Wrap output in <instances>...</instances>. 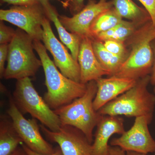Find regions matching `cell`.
I'll return each instance as SVG.
<instances>
[{"mask_svg":"<svg viewBox=\"0 0 155 155\" xmlns=\"http://www.w3.org/2000/svg\"><path fill=\"white\" fill-rule=\"evenodd\" d=\"M33 45L44 71L47 91L43 98L49 107L54 110L82 97L86 91L87 84L71 80L60 72L41 41L34 40Z\"/></svg>","mask_w":155,"mask_h":155,"instance_id":"1","label":"cell"},{"mask_svg":"<svg viewBox=\"0 0 155 155\" xmlns=\"http://www.w3.org/2000/svg\"><path fill=\"white\" fill-rule=\"evenodd\" d=\"M155 39V27L150 21L139 27L125 42L130 48L129 55L116 75L137 81L150 75L153 63L152 43Z\"/></svg>","mask_w":155,"mask_h":155,"instance_id":"2","label":"cell"},{"mask_svg":"<svg viewBox=\"0 0 155 155\" xmlns=\"http://www.w3.org/2000/svg\"><path fill=\"white\" fill-rule=\"evenodd\" d=\"M150 75L137 81L134 86L108 103L99 110L103 116H144L150 124L155 107V95L148 90Z\"/></svg>","mask_w":155,"mask_h":155,"instance_id":"3","label":"cell"},{"mask_svg":"<svg viewBox=\"0 0 155 155\" xmlns=\"http://www.w3.org/2000/svg\"><path fill=\"white\" fill-rule=\"evenodd\" d=\"M97 86L95 81L87 84V90L82 97L72 102L54 110L62 125L73 126L81 130L92 144L93 130L103 115L94 110L93 101Z\"/></svg>","mask_w":155,"mask_h":155,"instance_id":"4","label":"cell"},{"mask_svg":"<svg viewBox=\"0 0 155 155\" xmlns=\"http://www.w3.org/2000/svg\"><path fill=\"white\" fill-rule=\"evenodd\" d=\"M34 40L24 31L18 28L8 44L7 67L4 73L6 79L17 80L34 77L42 66L34 53Z\"/></svg>","mask_w":155,"mask_h":155,"instance_id":"5","label":"cell"},{"mask_svg":"<svg viewBox=\"0 0 155 155\" xmlns=\"http://www.w3.org/2000/svg\"><path fill=\"white\" fill-rule=\"evenodd\" d=\"M15 104L22 114H29L53 131L61 129V120L35 88L30 78L17 80L13 93Z\"/></svg>","mask_w":155,"mask_h":155,"instance_id":"6","label":"cell"},{"mask_svg":"<svg viewBox=\"0 0 155 155\" xmlns=\"http://www.w3.org/2000/svg\"><path fill=\"white\" fill-rule=\"evenodd\" d=\"M46 13L41 3L29 6H14L1 9L0 20L10 22L28 34L34 40H42V24Z\"/></svg>","mask_w":155,"mask_h":155,"instance_id":"7","label":"cell"},{"mask_svg":"<svg viewBox=\"0 0 155 155\" xmlns=\"http://www.w3.org/2000/svg\"><path fill=\"white\" fill-rule=\"evenodd\" d=\"M9 102L7 113L23 143L31 150L38 153L47 155L54 153L55 148L53 147L43 138L36 119H25L17 107L11 95L9 96Z\"/></svg>","mask_w":155,"mask_h":155,"instance_id":"8","label":"cell"},{"mask_svg":"<svg viewBox=\"0 0 155 155\" xmlns=\"http://www.w3.org/2000/svg\"><path fill=\"white\" fill-rule=\"evenodd\" d=\"M42 27L43 33L42 41L46 49L52 56L56 67L64 76L76 82H80V69L78 62L75 61L66 47L56 38L48 18L45 19Z\"/></svg>","mask_w":155,"mask_h":155,"instance_id":"9","label":"cell"},{"mask_svg":"<svg viewBox=\"0 0 155 155\" xmlns=\"http://www.w3.org/2000/svg\"><path fill=\"white\" fill-rule=\"evenodd\" d=\"M48 140L58 143L64 155H93L92 144L80 130L70 125H62L58 131H53L40 125Z\"/></svg>","mask_w":155,"mask_h":155,"instance_id":"10","label":"cell"},{"mask_svg":"<svg viewBox=\"0 0 155 155\" xmlns=\"http://www.w3.org/2000/svg\"><path fill=\"white\" fill-rule=\"evenodd\" d=\"M147 119L144 116L135 118L133 126L121 136L111 140V146L119 147L125 152L147 155L155 153V140L150 133Z\"/></svg>","mask_w":155,"mask_h":155,"instance_id":"11","label":"cell"},{"mask_svg":"<svg viewBox=\"0 0 155 155\" xmlns=\"http://www.w3.org/2000/svg\"><path fill=\"white\" fill-rule=\"evenodd\" d=\"M114 7L113 1L88 0L82 10L72 17L59 15V19L64 27L71 33L81 37L90 38L89 29L92 22L100 14Z\"/></svg>","mask_w":155,"mask_h":155,"instance_id":"12","label":"cell"},{"mask_svg":"<svg viewBox=\"0 0 155 155\" xmlns=\"http://www.w3.org/2000/svg\"><path fill=\"white\" fill-rule=\"evenodd\" d=\"M97 90L93 101L94 110L98 111L108 103L134 86L137 81L118 77L100 78L95 81Z\"/></svg>","mask_w":155,"mask_h":155,"instance_id":"13","label":"cell"},{"mask_svg":"<svg viewBox=\"0 0 155 155\" xmlns=\"http://www.w3.org/2000/svg\"><path fill=\"white\" fill-rule=\"evenodd\" d=\"M78 62L80 69V82L86 84L109 74L103 68L95 54L91 38L81 37Z\"/></svg>","mask_w":155,"mask_h":155,"instance_id":"14","label":"cell"},{"mask_svg":"<svg viewBox=\"0 0 155 155\" xmlns=\"http://www.w3.org/2000/svg\"><path fill=\"white\" fill-rule=\"evenodd\" d=\"M124 119L119 116H103L97 126L92 143L93 155H108L109 140L114 134L125 132Z\"/></svg>","mask_w":155,"mask_h":155,"instance_id":"15","label":"cell"},{"mask_svg":"<svg viewBox=\"0 0 155 155\" xmlns=\"http://www.w3.org/2000/svg\"><path fill=\"white\" fill-rule=\"evenodd\" d=\"M41 3L44 8L48 18L54 24L61 41L70 50L72 57L78 61L81 37L67 30L60 21L57 9L50 4L48 0H41Z\"/></svg>","mask_w":155,"mask_h":155,"instance_id":"16","label":"cell"},{"mask_svg":"<svg viewBox=\"0 0 155 155\" xmlns=\"http://www.w3.org/2000/svg\"><path fill=\"white\" fill-rule=\"evenodd\" d=\"M23 143L8 115L0 118V155H10Z\"/></svg>","mask_w":155,"mask_h":155,"instance_id":"17","label":"cell"},{"mask_svg":"<svg viewBox=\"0 0 155 155\" xmlns=\"http://www.w3.org/2000/svg\"><path fill=\"white\" fill-rule=\"evenodd\" d=\"M93 48L96 57L103 68L109 73V76L116 75L126 60L108 51L103 42L92 38Z\"/></svg>","mask_w":155,"mask_h":155,"instance_id":"18","label":"cell"},{"mask_svg":"<svg viewBox=\"0 0 155 155\" xmlns=\"http://www.w3.org/2000/svg\"><path fill=\"white\" fill-rule=\"evenodd\" d=\"M116 12L122 18L143 25L151 19L146 9L139 7L132 0H113Z\"/></svg>","mask_w":155,"mask_h":155,"instance_id":"19","label":"cell"},{"mask_svg":"<svg viewBox=\"0 0 155 155\" xmlns=\"http://www.w3.org/2000/svg\"><path fill=\"white\" fill-rule=\"evenodd\" d=\"M123 20L114 7L103 12L92 22L89 29L90 38H94L99 34L114 28Z\"/></svg>","mask_w":155,"mask_h":155,"instance_id":"20","label":"cell"},{"mask_svg":"<svg viewBox=\"0 0 155 155\" xmlns=\"http://www.w3.org/2000/svg\"><path fill=\"white\" fill-rule=\"evenodd\" d=\"M142 25L132 21L123 20L114 28L99 34L94 38L102 42L114 40L125 42Z\"/></svg>","mask_w":155,"mask_h":155,"instance_id":"21","label":"cell"},{"mask_svg":"<svg viewBox=\"0 0 155 155\" xmlns=\"http://www.w3.org/2000/svg\"><path fill=\"white\" fill-rule=\"evenodd\" d=\"M103 43L108 51L116 56L127 59L129 55V51L124 42L107 40Z\"/></svg>","mask_w":155,"mask_h":155,"instance_id":"22","label":"cell"},{"mask_svg":"<svg viewBox=\"0 0 155 155\" xmlns=\"http://www.w3.org/2000/svg\"><path fill=\"white\" fill-rule=\"evenodd\" d=\"M16 30L5 25L3 21L0 22V44H9L14 38Z\"/></svg>","mask_w":155,"mask_h":155,"instance_id":"23","label":"cell"},{"mask_svg":"<svg viewBox=\"0 0 155 155\" xmlns=\"http://www.w3.org/2000/svg\"><path fill=\"white\" fill-rule=\"evenodd\" d=\"M63 7L69 8L72 15L77 14L84 8V0H65L61 1Z\"/></svg>","mask_w":155,"mask_h":155,"instance_id":"24","label":"cell"},{"mask_svg":"<svg viewBox=\"0 0 155 155\" xmlns=\"http://www.w3.org/2000/svg\"><path fill=\"white\" fill-rule=\"evenodd\" d=\"M9 44H5L0 45V77L3 78L6 68L5 63L7 60Z\"/></svg>","mask_w":155,"mask_h":155,"instance_id":"25","label":"cell"},{"mask_svg":"<svg viewBox=\"0 0 155 155\" xmlns=\"http://www.w3.org/2000/svg\"><path fill=\"white\" fill-rule=\"evenodd\" d=\"M149 14L153 25L155 27V0H138Z\"/></svg>","mask_w":155,"mask_h":155,"instance_id":"26","label":"cell"},{"mask_svg":"<svg viewBox=\"0 0 155 155\" xmlns=\"http://www.w3.org/2000/svg\"><path fill=\"white\" fill-rule=\"evenodd\" d=\"M1 1L14 6H29L41 3V0H1Z\"/></svg>","mask_w":155,"mask_h":155,"instance_id":"27","label":"cell"},{"mask_svg":"<svg viewBox=\"0 0 155 155\" xmlns=\"http://www.w3.org/2000/svg\"><path fill=\"white\" fill-rule=\"evenodd\" d=\"M21 145L28 155H64L62 151H61L60 147L59 146L56 147L55 151L52 153L50 154L46 155L38 153L35 152L31 150L28 147L26 146L24 143H22Z\"/></svg>","mask_w":155,"mask_h":155,"instance_id":"28","label":"cell"},{"mask_svg":"<svg viewBox=\"0 0 155 155\" xmlns=\"http://www.w3.org/2000/svg\"><path fill=\"white\" fill-rule=\"evenodd\" d=\"M152 47L153 53V63L150 75V83L155 86V39L152 43Z\"/></svg>","mask_w":155,"mask_h":155,"instance_id":"29","label":"cell"},{"mask_svg":"<svg viewBox=\"0 0 155 155\" xmlns=\"http://www.w3.org/2000/svg\"><path fill=\"white\" fill-rule=\"evenodd\" d=\"M108 155H126V153L119 147L110 146Z\"/></svg>","mask_w":155,"mask_h":155,"instance_id":"30","label":"cell"},{"mask_svg":"<svg viewBox=\"0 0 155 155\" xmlns=\"http://www.w3.org/2000/svg\"><path fill=\"white\" fill-rule=\"evenodd\" d=\"M10 155H28L27 153L25 152V150L24 149L22 145H20L17 149Z\"/></svg>","mask_w":155,"mask_h":155,"instance_id":"31","label":"cell"},{"mask_svg":"<svg viewBox=\"0 0 155 155\" xmlns=\"http://www.w3.org/2000/svg\"><path fill=\"white\" fill-rule=\"evenodd\" d=\"M126 155H147V154H144L140 153H137L134 152L128 151L126 152Z\"/></svg>","mask_w":155,"mask_h":155,"instance_id":"32","label":"cell"},{"mask_svg":"<svg viewBox=\"0 0 155 155\" xmlns=\"http://www.w3.org/2000/svg\"><path fill=\"white\" fill-rule=\"evenodd\" d=\"M153 91L154 93L155 94V87H154V88L153 89Z\"/></svg>","mask_w":155,"mask_h":155,"instance_id":"33","label":"cell"},{"mask_svg":"<svg viewBox=\"0 0 155 155\" xmlns=\"http://www.w3.org/2000/svg\"><path fill=\"white\" fill-rule=\"evenodd\" d=\"M153 155H155V153H154V154Z\"/></svg>","mask_w":155,"mask_h":155,"instance_id":"34","label":"cell"}]
</instances>
